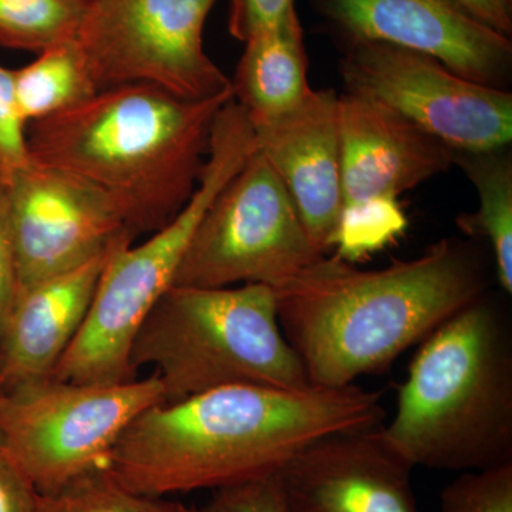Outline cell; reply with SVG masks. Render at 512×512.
<instances>
[{"mask_svg":"<svg viewBox=\"0 0 512 512\" xmlns=\"http://www.w3.org/2000/svg\"><path fill=\"white\" fill-rule=\"evenodd\" d=\"M487 288L477 252L443 239L369 271L323 255L274 291L279 325L309 383L338 389L383 372Z\"/></svg>","mask_w":512,"mask_h":512,"instance_id":"cell-2","label":"cell"},{"mask_svg":"<svg viewBox=\"0 0 512 512\" xmlns=\"http://www.w3.org/2000/svg\"><path fill=\"white\" fill-rule=\"evenodd\" d=\"M16 299V268L6 207L5 188L0 180V332Z\"/></svg>","mask_w":512,"mask_h":512,"instance_id":"cell-28","label":"cell"},{"mask_svg":"<svg viewBox=\"0 0 512 512\" xmlns=\"http://www.w3.org/2000/svg\"><path fill=\"white\" fill-rule=\"evenodd\" d=\"M343 205L399 198L454 165V151L382 103L338 99Z\"/></svg>","mask_w":512,"mask_h":512,"instance_id":"cell-15","label":"cell"},{"mask_svg":"<svg viewBox=\"0 0 512 512\" xmlns=\"http://www.w3.org/2000/svg\"><path fill=\"white\" fill-rule=\"evenodd\" d=\"M460 165L476 187L477 211L461 214L457 227L471 238L487 239L493 251L495 275L505 295H512V161L507 148L460 153Z\"/></svg>","mask_w":512,"mask_h":512,"instance_id":"cell-18","label":"cell"},{"mask_svg":"<svg viewBox=\"0 0 512 512\" xmlns=\"http://www.w3.org/2000/svg\"><path fill=\"white\" fill-rule=\"evenodd\" d=\"M248 138L232 128L215 130L207 161L190 200L170 224L143 244L121 242L111 252L82 328L53 370L52 379L117 384L137 379L131 350L154 306L174 285L192 234L225 185L251 157Z\"/></svg>","mask_w":512,"mask_h":512,"instance_id":"cell-6","label":"cell"},{"mask_svg":"<svg viewBox=\"0 0 512 512\" xmlns=\"http://www.w3.org/2000/svg\"><path fill=\"white\" fill-rule=\"evenodd\" d=\"M86 0H0V46L39 55L73 40Z\"/></svg>","mask_w":512,"mask_h":512,"instance_id":"cell-20","label":"cell"},{"mask_svg":"<svg viewBox=\"0 0 512 512\" xmlns=\"http://www.w3.org/2000/svg\"><path fill=\"white\" fill-rule=\"evenodd\" d=\"M2 184L15 254L16 298L86 264L120 239L136 238L106 192L60 168L30 158Z\"/></svg>","mask_w":512,"mask_h":512,"instance_id":"cell-11","label":"cell"},{"mask_svg":"<svg viewBox=\"0 0 512 512\" xmlns=\"http://www.w3.org/2000/svg\"><path fill=\"white\" fill-rule=\"evenodd\" d=\"M86 2H87V0H86Z\"/></svg>","mask_w":512,"mask_h":512,"instance_id":"cell-31","label":"cell"},{"mask_svg":"<svg viewBox=\"0 0 512 512\" xmlns=\"http://www.w3.org/2000/svg\"><path fill=\"white\" fill-rule=\"evenodd\" d=\"M295 12V0H229V33L245 43L281 25Z\"/></svg>","mask_w":512,"mask_h":512,"instance_id":"cell-26","label":"cell"},{"mask_svg":"<svg viewBox=\"0 0 512 512\" xmlns=\"http://www.w3.org/2000/svg\"><path fill=\"white\" fill-rule=\"evenodd\" d=\"M402 205L394 197H376L343 205L330 238L336 256L357 264L393 244L406 232Z\"/></svg>","mask_w":512,"mask_h":512,"instance_id":"cell-21","label":"cell"},{"mask_svg":"<svg viewBox=\"0 0 512 512\" xmlns=\"http://www.w3.org/2000/svg\"><path fill=\"white\" fill-rule=\"evenodd\" d=\"M0 447H3L2 433H0Z\"/></svg>","mask_w":512,"mask_h":512,"instance_id":"cell-30","label":"cell"},{"mask_svg":"<svg viewBox=\"0 0 512 512\" xmlns=\"http://www.w3.org/2000/svg\"><path fill=\"white\" fill-rule=\"evenodd\" d=\"M440 512H512V463L461 473L441 491Z\"/></svg>","mask_w":512,"mask_h":512,"instance_id":"cell-23","label":"cell"},{"mask_svg":"<svg viewBox=\"0 0 512 512\" xmlns=\"http://www.w3.org/2000/svg\"><path fill=\"white\" fill-rule=\"evenodd\" d=\"M320 256L285 185L255 150L202 217L174 285L275 289Z\"/></svg>","mask_w":512,"mask_h":512,"instance_id":"cell-9","label":"cell"},{"mask_svg":"<svg viewBox=\"0 0 512 512\" xmlns=\"http://www.w3.org/2000/svg\"><path fill=\"white\" fill-rule=\"evenodd\" d=\"M340 72L346 92L382 103L453 151L510 146L512 94L464 79L433 57L384 43H353Z\"/></svg>","mask_w":512,"mask_h":512,"instance_id":"cell-10","label":"cell"},{"mask_svg":"<svg viewBox=\"0 0 512 512\" xmlns=\"http://www.w3.org/2000/svg\"><path fill=\"white\" fill-rule=\"evenodd\" d=\"M37 491L0 447V512H36Z\"/></svg>","mask_w":512,"mask_h":512,"instance_id":"cell-27","label":"cell"},{"mask_svg":"<svg viewBox=\"0 0 512 512\" xmlns=\"http://www.w3.org/2000/svg\"><path fill=\"white\" fill-rule=\"evenodd\" d=\"M338 99L333 90H312L284 116L252 126L256 151L285 185L323 255L343 207Z\"/></svg>","mask_w":512,"mask_h":512,"instance_id":"cell-14","label":"cell"},{"mask_svg":"<svg viewBox=\"0 0 512 512\" xmlns=\"http://www.w3.org/2000/svg\"><path fill=\"white\" fill-rule=\"evenodd\" d=\"M130 366H153L164 402L228 386L281 390L311 387L265 285L197 288L173 285L138 332Z\"/></svg>","mask_w":512,"mask_h":512,"instance_id":"cell-5","label":"cell"},{"mask_svg":"<svg viewBox=\"0 0 512 512\" xmlns=\"http://www.w3.org/2000/svg\"><path fill=\"white\" fill-rule=\"evenodd\" d=\"M320 9L353 43H384L433 57L451 72L503 89L510 37L454 0H319Z\"/></svg>","mask_w":512,"mask_h":512,"instance_id":"cell-12","label":"cell"},{"mask_svg":"<svg viewBox=\"0 0 512 512\" xmlns=\"http://www.w3.org/2000/svg\"><path fill=\"white\" fill-rule=\"evenodd\" d=\"M163 402V386L156 375L117 384L60 382L52 377L18 384L0 399L3 450L37 493H53L106 467L131 421Z\"/></svg>","mask_w":512,"mask_h":512,"instance_id":"cell-7","label":"cell"},{"mask_svg":"<svg viewBox=\"0 0 512 512\" xmlns=\"http://www.w3.org/2000/svg\"><path fill=\"white\" fill-rule=\"evenodd\" d=\"M13 76L16 106L26 127L97 94L73 40L47 47L32 63L13 70Z\"/></svg>","mask_w":512,"mask_h":512,"instance_id":"cell-19","label":"cell"},{"mask_svg":"<svg viewBox=\"0 0 512 512\" xmlns=\"http://www.w3.org/2000/svg\"><path fill=\"white\" fill-rule=\"evenodd\" d=\"M123 238L86 264L20 293L0 332V384L46 379L82 328L107 259Z\"/></svg>","mask_w":512,"mask_h":512,"instance_id":"cell-16","label":"cell"},{"mask_svg":"<svg viewBox=\"0 0 512 512\" xmlns=\"http://www.w3.org/2000/svg\"><path fill=\"white\" fill-rule=\"evenodd\" d=\"M478 20L510 37L512 32V0H454Z\"/></svg>","mask_w":512,"mask_h":512,"instance_id":"cell-29","label":"cell"},{"mask_svg":"<svg viewBox=\"0 0 512 512\" xmlns=\"http://www.w3.org/2000/svg\"><path fill=\"white\" fill-rule=\"evenodd\" d=\"M380 426L330 434L292 457L275 476L286 512H420L413 467Z\"/></svg>","mask_w":512,"mask_h":512,"instance_id":"cell-13","label":"cell"},{"mask_svg":"<svg viewBox=\"0 0 512 512\" xmlns=\"http://www.w3.org/2000/svg\"><path fill=\"white\" fill-rule=\"evenodd\" d=\"M231 89L252 126L284 116L309 96L313 89L298 13L245 42Z\"/></svg>","mask_w":512,"mask_h":512,"instance_id":"cell-17","label":"cell"},{"mask_svg":"<svg viewBox=\"0 0 512 512\" xmlns=\"http://www.w3.org/2000/svg\"><path fill=\"white\" fill-rule=\"evenodd\" d=\"M180 512H286L276 477L215 490L214 497L198 508L181 505Z\"/></svg>","mask_w":512,"mask_h":512,"instance_id":"cell-25","label":"cell"},{"mask_svg":"<svg viewBox=\"0 0 512 512\" xmlns=\"http://www.w3.org/2000/svg\"><path fill=\"white\" fill-rule=\"evenodd\" d=\"M232 92L185 100L151 84L111 87L26 127L29 156L100 188L128 231L153 234L190 200Z\"/></svg>","mask_w":512,"mask_h":512,"instance_id":"cell-3","label":"cell"},{"mask_svg":"<svg viewBox=\"0 0 512 512\" xmlns=\"http://www.w3.org/2000/svg\"><path fill=\"white\" fill-rule=\"evenodd\" d=\"M382 394L350 384L228 386L138 414L107 461L133 493L163 498L274 477L303 448L382 424Z\"/></svg>","mask_w":512,"mask_h":512,"instance_id":"cell-1","label":"cell"},{"mask_svg":"<svg viewBox=\"0 0 512 512\" xmlns=\"http://www.w3.org/2000/svg\"><path fill=\"white\" fill-rule=\"evenodd\" d=\"M30 160L26 124L16 106L15 76L0 64V180H5Z\"/></svg>","mask_w":512,"mask_h":512,"instance_id":"cell-24","label":"cell"},{"mask_svg":"<svg viewBox=\"0 0 512 512\" xmlns=\"http://www.w3.org/2000/svg\"><path fill=\"white\" fill-rule=\"evenodd\" d=\"M487 292L419 343L380 433L406 463L470 473L512 463V332Z\"/></svg>","mask_w":512,"mask_h":512,"instance_id":"cell-4","label":"cell"},{"mask_svg":"<svg viewBox=\"0 0 512 512\" xmlns=\"http://www.w3.org/2000/svg\"><path fill=\"white\" fill-rule=\"evenodd\" d=\"M215 0H87L73 42L97 93L144 83L185 100L232 92L204 49Z\"/></svg>","mask_w":512,"mask_h":512,"instance_id":"cell-8","label":"cell"},{"mask_svg":"<svg viewBox=\"0 0 512 512\" xmlns=\"http://www.w3.org/2000/svg\"><path fill=\"white\" fill-rule=\"evenodd\" d=\"M180 508L181 504L127 490L101 467L53 493H37L36 512H180Z\"/></svg>","mask_w":512,"mask_h":512,"instance_id":"cell-22","label":"cell"}]
</instances>
